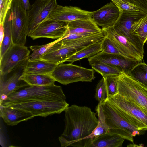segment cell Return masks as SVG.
Segmentation results:
<instances>
[{
    "label": "cell",
    "mask_w": 147,
    "mask_h": 147,
    "mask_svg": "<svg viewBox=\"0 0 147 147\" xmlns=\"http://www.w3.org/2000/svg\"><path fill=\"white\" fill-rule=\"evenodd\" d=\"M22 5L27 11H28L30 9L31 5H30L29 0H20Z\"/></svg>",
    "instance_id": "obj_37"
},
{
    "label": "cell",
    "mask_w": 147,
    "mask_h": 147,
    "mask_svg": "<svg viewBox=\"0 0 147 147\" xmlns=\"http://www.w3.org/2000/svg\"><path fill=\"white\" fill-rule=\"evenodd\" d=\"M12 39L13 44L25 45L28 34L27 11L20 0H13L11 8Z\"/></svg>",
    "instance_id": "obj_7"
},
{
    "label": "cell",
    "mask_w": 147,
    "mask_h": 147,
    "mask_svg": "<svg viewBox=\"0 0 147 147\" xmlns=\"http://www.w3.org/2000/svg\"><path fill=\"white\" fill-rule=\"evenodd\" d=\"M69 106L65 101H36L11 105L13 108L23 110L30 113L35 117H45L54 114H59Z\"/></svg>",
    "instance_id": "obj_9"
},
{
    "label": "cell",
    "mask_w": 147,
    "mask_h": 147,
    "mask_svg": "<svg viewBox=\"0 0 147 147\" xmlns=\"http://www.w3.org/2000/svg\"><path fill=\"white\" fill-rule=\"evenodd\" d=\"M94 73L92 69L62 63L56 67L51 75L55 81L67 85L78 82H91L95 78Z\"/></svg>",
    "instance_id": "obj_6"
},
{
    "label": "cell",
    "mask_w": 147,
    "mask_h": 147,
    "mask_svg": "<svg viewBox=\"0 0 147 147\" xmlns=\"http://www.w3.org/2000/svg\"><path fill=\"white\" fill-rule=\"evenodd\" d=\"M58 65L41 59L33 61H28L25 74H51Z\"/></svg>",
    "instance_id": "obj_22"
},
{
    "label": "cell",
    "mask_w": 147,
    "mask_h": 147,
    "mask_svg": "<svg viewBox=\"0 0 147 147\" xmlns=\"http://www.w3.org/2000/svg\"><path fill=\"white\" fill-rule=\"evenodd\" d=\"M115 4L122 11L132 12L142 11L135 5L125 3L121 0L118 1Z\"/></svg>",
    "instance_id": "obj_35"
},
{
    "label": "cell",
    "mask_w": 147,
    "mask_h": 147,
    "mask_svg": "<svg viewBox=\"0 0 147 147\" xmlns=\"http://www.w3.org/2000/svg\"><path fill=\"white\" fill-rule=\"evenodd\" d=\"M102 30L105 37L109 38L125 56L135 59L139 63L143 62L144 55L113 26Z\"/></svg>",
    "instance_id": "obj_12"
},
{
    "label": "cell",
    "mask_w": 147,
    "mask_h": 147,
    "mask_svg": "<svg viewBox=\"0 0 147 147\" xmlns=\"http://www.w3.org/2000/svg\"><path fill=\"white\" fill-rule=\"evenodd\" d=\"M118 93L147 112V88L128 74L117 76Z\"/></svg>",
    "instance_id": "obj_4"
},
{
    "label": "cell",
    "mask_w": 147,
    "mask_h": 147,
    "mask_svg": "<svg viewBox=\"0 0 147 147\" xmlns=\"http://www.w3.org/2000/svg\"><path fill=\"white\" fill-rule=\"evenodd\" d=\"M139 145L140 146V147H143L144 146V145L142 144H140Z\"/></svg>",
    "instance_id": "obj_42"
},
{
    "label": "cell",
    "mask_w": 147,
    "mask_h": 147,
    "mask_svg": "<svg viewBox=\"0 0 147 147\" xmlns=\"http://www.w3.org/2000/svg\"><path fill=\"white\" fill-rule=\"evenodd\" d=\"M125 140L119 135L107 132L94 138L92 147H121Z\"/></svg>",
    "instance_id": "obj_21"
},
{
    "label": "cell",
    "mask_w": 147,
    "mask_h": 147,
    "mask_svg": "<svg viewBox=\"0 0 147 147\" xmlns=\"http://www.w3.org/2000/svg\"><path fill=\"white\" fill-rule=\"evenodd\" d=\"M95 97L98 102L102 104L108 98V92L105 78H102L97 84L96 89Z\"/></svg>",
    "instance_id": "obj_31"
},
{
    "label": "cell",
    "mask_w": 147,
    "mask_h": 147,
    "mask_svg": "<svg viewBox=\"0 0 147 147\" xmlns=\"http://www.w3.org/2000/svg\"><path fill=\"white\" fill-rule=\"evenodd\" d=\"M147 88V64L139 63L127 74Z\"/></svg>",
    "instance_id": "obj_26"
},
{
    "label": "cell",
    "mask_w": 147,
    "mask_h": 147,
    "mask_svg": "<svg viewBox=\"0 0 147 147\" xmlns=\"http://www.w3.org/2000/svg\"><path fill=\"white\" fill-rule=\"evenodd\" d=\"M131 32L144 44L147 41V14L134 23Z\"/></svg>",
    "instance_id": "obj_27"
},
{
    "label": "cell",
    "mask_w": 147,
    "mask_h": 147,
    "mask_svg": "<svg viewBox=\"0 0 147 147\" xmlns=\"http://www.w3.org/2000/svg\"><path fill=\"white\" fill-rule=\"evenodd\" d=\"M101 105L109 127L108 132L119 135L132 143H134L133 137L144 133V131L138 130L129 123L107 100Z\"/></svg>",
    "instance_id": "obj_3"
},
{
    "label": "cell",
    "mask_w": 147,
    "mask_h": 147,
    "mask_svg": "<svg viewBox=\"0 0 147 147\" xmlns=\"http://www.w3.org/2000/svg\"><path fill=\"white\" fill-rule=\"evenodd\" d=\"M102 40L92 44L76 53L66 62L72 63L78 60L84 58L91 57L102 51L101 45Z\"/></svg>",
    "instance_id": "obj_25"
},
{
    "label": "cell",
    "mask_w": 147,
    "mask_h": 147,
    "mask_svg": "<svg viewBox=\"0 0 147 147\" xmlns=\"http://www.w3.org/2000/svg\"><path fill=\"white\" fill-rule=\"evenodd\" d=\"M66 99L62 87L54 84L46 86H29L8 95L0 105L8 106L36 101H64Z\"/></svg>",
    "instance_id": "obj_2"
},
{
    "label": "cell",
    "mask_w": 147,
    "mask_h": 147,
    "mask_svg": "<svg viewBox=\"0 0 147 147\" xmlns=\"http://www.w3.org/2000/svg\"><path fill=\"white\" fill-rule=\"evenodd\" d=\"M125 3L134 5V3L132 0H121Z\"/></svg>",
    "instance_id": "obj_39"
},
{
    "label": "cell",
    "mask_w": 147,
    "mask_h": 147,
    "mask_svg": "<svg viewBox=\"0 0 147 147\" xmlns=\"http://www.w3.org/2000/svg\"><path fill=\"white\" fill-rule=\"evenodd\" d=\"M117 76H109L102 77L105 80L108 92V98L118 93Z\"/></svg>",
    "instance_id": "obj_32"
},
{
    "label": "cell",
    "mask_w": 147,
    "mask_h": 147,
    "mask_svg": "<svg viewBox=\"0 0 147 147\" xmlns=\"http://www.w3.org/2000/svg\"><path fill=\"white\" fill-rule=\"evenodd\" d=\"M127 147H140L139 145H138L137 144L133 143L132 144H130L128 145L127 146Z\"/></svg>",
    "instance_id": "obj_40"
},
{
    "label": "cell",
    "mask_w": 147,
    "mask_h": 147,
    "mask_svg": "<svg viewBox=\"0 0 147 147\" xmlns=\"http://www.w3.org/2000/svg\"><path fill=\"white\" fill-rule=\"evenodd\" d=\"M13 0H0V24H3L7 13L11 9Z\"/></svg>",
    "instance_id": "obj_34"
},
{
    "label": "cell",
    "mask_w": 147,
    "mask_h": 147,
    "mask_svg": "<svg viewBox=\"0 0 147 147\" xmlns=\"http://www.w3.org/2000/svg\"><path fill=\"white\" fill-rule=\"evenodd\" d=\"M64 129L59 140L62 147H92L89 137L96 127V114L86 106L73 105L65 110Z\"/></svg>",
    "instance_id": "obj_1"
},
{
    "label": "cell",
    "mask_w": 147,
    "mask_h": 147,
    "mask_svg": "<svg viewBox=\"0 0 147 147\" xmlns=\"http://www.w3.org/2000/svg\"><path fill=\"white\" fill-rule=\"evenodd\" d=\"M28 59L17 65L9 72L0 74V103L9 95L22 88L29 86L20 77L25 74Z\"/></svg>",
    "instance_id": "obj_8"
},
{
    "label": "cell",
    "mask_w": 147,
    "mask_h": 147,
    "mask_svg": "<svg viewBox=\"0 0 147 147\" xmlns=\"http://www.w3.org/2000/svg\"><path fill=\"white\" fill-rule=\"evenodd\" d=\"M59 39L49 43L43 45L31 46L30 48L32 51V53L30 55L28 58V61H33L41 59V56L55 43L57 42Z\"/></svg>",
    "instance_id": "obj_30"
},
{
    "label": "cell",
    "mask_w": 147,
    "mask_h": 147,
    "mask_svg": "<svg viewBox=\"0 0 147 147\" xmlns=\"http://www.w3.org/2000/svg\"><path fill=\"white\" fill-rule=\"evenodd\" d=\"M79 51L77 46L69 45L47 52L41 56L40 59L59 65L66 62Z\"/></svg>",
    "instance_id": "obj_20"
},
{
    "label": "cell",
    "mask_w": 147,
    "mask_h": 147,
    "mask_svg": "<svg viewBox=\"0 0 147 147\" xmlns=\"http://www.w3.org/2000/svg\"><path fill=\"white\" fill-rule=\"evenodd\" d=\"M114 3H116L118 1L121 0H111Z\"/></svg>",
    "instance_id": "obj_41"
},
{
    "label": "cell",
    "mask_w": 147,
    "mask_h": 147,
    "mask_svg": "<svg viewBox=\"0 0 147 147\" xmlns=\"http://www.w3.org/2000/svg\"><path fill=\"white\" fill-rule=\"evenodd\" d=\"M4 37L3 25L0 24V46L1 45Z\"/></svg>",
    "instance_id": "obj_38"
},
{
    "label": "cell",
    "mask_w": 147,
    "mask_h": 147,
    "mask_svg": "<svg viewBox=\"0 0 147 147\" xmlns=\"http://www.w3.org/2000/svg\"><path fill=\"white\" fill-rule=\"evenodd\" d=\"M90 65L93 69L101 74L102 77L109 76H118L122 73L118 69L101 62H95Z\"/></svg>",
    "instance_id": "obj_29"
},
{
    "label": "cell",
    "mask_w": 147,
    "mask_h": 147,
    "mask_svg": "<svg viewBox=\"0 0 147 147\" xmlns=\"http://www.w3.org/2000/svg\"><path fill=\"white\" fill-rule=\"evenodd\" d=\"M30 53L27 47L13 44L0 59V74L9 72L20 62L28 59Z\"/></svg>",
    "instance_id": "obj_15"
},
{
    "label": "cell",
    "mask_w": 147,
    "mask_h": 147,
    "mask_svg": "<svg viewBox=\"0 0 147 147\" xmlns=\"http://www.w3.org/2000/svg\"><path fill=\"white\" fill-rule=\"evenodd\" d=\"M97 114L98 122L97 125L89 137L93 139L108 132L109 127L106 124L105 115L102 109L101 104L98 103L96 107Z\"/></svg>",
    "instance_id": "obj_28"
},
{
    "label": "cell",
    "mask_w": 147,
    "mask_h": 147,
    "mask_svg": "<svg viewBox=\"0 0 147 147\" xmlns=\"http://www.w3.org/2000/svg\"><path fill=\"white\" fill-rule=\"evenodd\" d=\"M101 48L102 51L105 53L119 54L124 56L117 49L112 42L106 37H105L102 42Z\"/></svg>",
    "instance_id": "obj_33"
},
{
    "label": "cell",
    "mask_w": 147,
    "mask_h": 147,
    "mask_svg": "<svg viewBox=\"0 0 147 147\" xmlns=\"http://www.w3.org/2000/svg\"><path fill=\"white\" fill-rule=\"evenodd\" d=\"M121 114L131 125L140 131L147 130V112L125 99L118 93L107 98Z\"/></svg>",
    "instance_id": "obj_5"
},
{
    "label": "cell",
    "mask_w": 147,
    "mask_h": 147,
    "mask_svg": "<svg viewBox=\"0 0 147 147\" xmlns=\"http://www.w3.org/2000/svg\"><path fill=\"white\" fill-rule=\"evenodd\" d=\"M123 11L112 1L92 11L91 18L102 28L114 26Z\"/></svg>",
    "instance_id": "obj_16"
},
{
    "label": "cell",
    "mask_w": 147,
    "mask_h": 147,
    "mask_svg": "<svg viewBox=\"0 0 147 147\" xmlns=\"http://www.w3.org/2000/svg\"><path fill=\"white\" fill-rule=\"evenodd\" d=\"M134 5L140 9L147 14V0H132Z\"/></svg>",
    "instance_id": "obj_36"
},
{
    "label": "cell",
    "mask_w": 147,
    "mask_h": 147,
    "mask_svg": "<svg viewBox=\"0 0 147 147\" xmlns=\"http://www.w3.org/2000/svg\"><path fill=\"white\" fill-rule=\"evenodd\" d=\"M88 61L90 65L96 62H101L127 74L139 63L135 59L122 55L107 53L102 51L88 58Z\"/></svg>",
    "instance_id": "obj_13"
},
{
    "label": "cell",
    "mask_w": 147,
    "mask_h": 147,
    "mask_svg": "<svg viewBox=\"0 0 147 147\" xmlns=\"http://www.w3.org/2000/svg\"><path fill=\"white\" fill-rule=\"evenodd\" d=\"M58 5L56 0H36L27 11L28 20V36L48 16Z\"/></svg>",
    "instance_id": "obj_11"
},
{
    "label": "cell",
    "mask_w": 147,
    "mask_h": 147,
    "mask_svg": "<svg viewBox=\"0 0 147 147\" xmlns=\"http://www.w3.org/2000/svg\"><path fill=\"white\" fill-rule=\"evenodd\" d=\"M29 86H46L54 84L55 81L51 74H24L20 78Z\"/></svg>",
    "instance_id": "obj_23"
},
{
    "label": "cell",
    "mask_w": 147,
    "mask_h": 147,
    "mask_svg": "<svg viewBox=\"0 0 147 147\" xmlns=\"http://www.w3.org/2000/svg\"><path fill=\"white\" fill-rule=\"evenodd\" d=\"M68 30L67 23L46 20L42 22L29 36L33 40L40 38L58 39L62 37Z\"/></svg>",
    "instance_id": "obj_14"
},
{
    "label": "cell",
    "mask_w": 147,
    "mask_h": 147,
    "mask_svg": "<svg viewBox=\"0 0 147 147\" xmlns=\"http://www.w3.org/2000/svg\"><path fill=\"white\" fill-rule=\"evenodd\" d=\"M92 13V11L83 10L77 7L62 6L58 5L46 20L68 23L76 20L91 18Z\"/></svg>",
    "instance_id": "obj_17"
},
{
    "label": "cell",
    "mask_w": 147,
    "mask_h": 147,
    "mask_svg": "<svg viewBox=\"0 0 147 147\" xmlns=\"http://www.w3.org/2000/svg\"><path fill=\"white\" fill-rule=\"evenodd\" d=\"M147 14L142 11H123L113 26L120 34L134 45L142 54L144 53V44L138 37L131 32L134 23Z\"/></svg>",
    "instance_id": "obj_10"
},
{
    "label": "cell",
    "mask_w": 147,
    "mask_h": 147,
    "mask_svg": "<svg viewBox=\"0 0 147 147\" xmlns=\"http://www.w3.org/2000/svg\"><path fill=\"white\" fill-rule=\"evenodd\" d=\"M3 25L4 37L0 46V59L6 51L13 44L12 34V23L11 11L7 12Z\"/></svg>",
    "instance_id": "obj_24"
},
{
    "label": "cell",
    "mask_w": 147,
    "mask_h": 147,
    "mask_svg": "<svg viewBox=\"0 0 147 147\" xmlns=\"http://www.w3.org/2000/svg\"><path fill=\"white\" fill-rule=\"evenodd\" d=\"M67 28L68 30L63 36L72 34L90 35L102 31V29L98 26L91 18L79 19L68 22Z\"/></svg>",
    "instance_id": "obj_18"
},
{
    "label": "cell",
    "mask_w": 147,
    "mask_h": 147,
    "mask_svg": "<svg viewBox=\"0 0 147 147\" xmlns=\"http://www.w3.org/2000/svg\"><path fill=\"white\" fill-rule=\"evenodd\" d=\"M0 117L9 126L16 125L19 123L27 121L35 117L30 113L23 110L13 108L0 105Z\"/></svg>",
    "instance_id": "obj_19"
}]
</instances>
